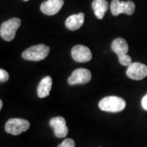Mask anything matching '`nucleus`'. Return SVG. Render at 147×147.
Instances as JSON below:
<instances>
[{"mask_svg": "<svg viewBox=\"0 0 147 147\" xmlns=\"http://www.w3.org/2000/svg\"><path fill=\"white\" fill-rule=\"evenodd\" d=\"M128 45L124 38H118L111 43V49L119 57V63L123 66H129L131 62V58L127 55Z\"/></svg>", "mask_w": 147, "mask_h": 147, "instance_id": "f257e3e1", "label": "nucleus"}, {"mask_svg": "<svg viewBox=\"0 0 147 147\" xmlns=\"http://www.w3.org/2000/svg\"><path fill=\"white\" fill-rule=\"evenodd\" d=\"M98 105L100 110L103 111L117 113L125 109L126 101L119 96H105L103 99H101Z\"/></svg>", "mask_w": 147, "mask_h": 147, "instance_id": "f03ea898", "label": "nucleus"}, {"mask_svg": "<svg viewBox=\"0 0 147 147\" xmlns=\"http://www.w3.org/2000/svg\"><path fill=\"white\" fill-rule=\"evenodd\" d=\"M50 52V47L45 44H38L30 47L25 50L21 57L24 60L32 61H38L44 60L47 57Z\"/></svg>", "mask_w": 147, "mask_h": 147, "instance_id": "7ed1b4c3", "label": "nucleus"}, {"mask_svg": "<svg viewBox=\"0 0 147 147\" xmlns=\"http://www.w3.org/2000/svg\"><path fill=\"white\" fill-rule=\"evenodd\" d=\"M21 21L19 18L14 17L9 19L8 21H4L0 28V36L5 41L10 42L15 38L16 33L19 27L21 26Z\"/></svg>", "mask_w": 147, "mask_h": 147, "instance_id": "20e7f679", "label": "nucleus"}, {"mask_svg": "<svg viewBox=\"0 0 147 147\" xmlns=\"http://www.w3.org/2000/svg\"><path fill=\"white\" fill-rule=\"evenodd\" d=\"M30 127L29 121L23 119H10L7 121L5 124V131L11 135H19L24 131H27Z\"/></svg>", "mask_w": 147, "mask_h": 147, "instance_id": "39448f33", "label": "nucleus"}, {"mask_svg": "<svg viewBox=\"0 0 147 147\" xmlns=\"http://www.w3.org/2000/svg\"><path fill=\"white\" fill-rule=\"evenodd\" d=\"M135 3L132 1H119L113 0L110 3V11L114 16H119V14L124 13L131 16L135 11Z\"/></svg>", "mask_w": 147, "mask_h": 147, "instance_id": "423d86ee", "label": "nucleus"}, {"mask_svg": "<svg viewBox=\"0 0 147 147\" xmlns=\"http://www.w3.org/2000/svg\"><path fill=\"white\" fill-rule=\"evenodd\" d=\"M127 76L133 80H142L147 77V66L140 62H133L127 66Z\"/></svg>", "mask_w": 147, "mask_h": 147, "instance_id": "0eeeda50", "label": "nucleus"}, {"mask_svg": "<svg viewBox=\"0 0 147 147\" xmlns=\"http://www.w3.org/2000/svg\"><path fill=\"white\" fill-rule=\"evenodd\" d=\"M92 79V74L87 69L79 68L74 69L71 75L68 78L69 85L88 84Z\"/></svg>", "mask_w": 147, "mask_h": 147, "instance_id": "6e6552de", "label": "nucleus"}, {"mask_svg": "<svg viewBox=\"0 0 147 147\" xmlns=\"http://www.w3.org/2000/svg\"><path fill=\"white\" fill-rule=\"evenodd\" d=\"M49 125L53 127L55 136L58 138H63L67 136L69 128L66 126L65 119L61 116L52 118L49 121Z\"/></svg>", "mask_w": 147, "mask_h": 147, "instance_id": "1a4fd4ad", "label": "nucleus"}, {"mask_svg": "<svg viewBox=\"0 0 147 147\" xmlns=\"http://www.w3.org/2000/svg\"><path fill=\"white\" fill-rule=\"evenodd\" d=\"M71 57L79 63L88 62L92 57V55L88 47L84 45H76L71 49Z\"/></svg>", "mask_w": 147, "mask_h": 147, "instance_id": "9d476101", "label": "nucleus"}, {"mask_svg": "<svg viewBox=\"0 0 147 147\" xmlns=\"http://www.w3.org/2000/svg\"><path fill=\"white\" fill-rule=\"evenodd\" d=\"M64 5V0H47L40 6V10L47 16L56 15Z\"/></svg>", "mask_w": 147, "mask_h": 147, "instance_id": "9b49d317", "label": "nucleus"}, {"mask_svg": "<svg viewBox=\"0 0 147 147\" xmlns=\"http://www.w3.org/2000/svg\"><path fill=\"white\" fill-rule=\"evenodd\" d=\"M53 79L50 76H46L42 78L39 82L37 88V94L39 98H45L50 94V91L52 89Z\"/></svg>", "mask_w": 147, "mask_h": 147, "instance_id": "f8f14e48", "label": "nucleus"}, {"mask_svg": "<svg viewBox=\"0 0 147 147\" xmlns=\"http://www.w3.org/2000/svg\"><path fill=\"white\" fill-rule=\"evenodd\" d=\"M84 21V14L80 12L79 14H74L69 16L65 21V26L71 31H75L79 30L83 26Z\"/></svg>", "mask_w": 147, "mask_h": 147, "instance_id": "ddd939ff", "label": "nucleus"}, {"mask_svg": "<svg viewBox=\"0 0 147 147\" xmlns=\"http://www.w3.org/2000/svg\"><path fill=\"white\" fill-rule=\"evenodd\" d=\"M92 9L94 11L95 16L97 19L101 20L104 18L106 11L108 10V2L106 0H93L92 3Z\"/></svg>", "mask_w": 147, "mask_h": 147, "instance_id": "4468645a", "label": "nucleus"}, {"mask_svg": "<svg viewBox=\"0 0 147 147\" xmlns=\"http://www.w3.org/2000/svg\"><path fill=\"white\" fill-rule=\"evenodd\" d=\"M57 147H75V143L73 139L66 138Z\"/></svg>", "mask_w": 147, "mask_h": 147, "instance_id": "2eb2a0df", "label": "nucleus"}, {"mask_svg": "<svg viewBox=\"0 0 147 147\" xmlns=\"http://www.w3.org/2000/svg\"><path fill=\"white\" fill-rule=\"evenodd\" d=\"M8 79H9V74H8V73L6 70H4L3 69H0V82L2 84L6 83L8 80Z\"/></svg>", "mask_w": 147, "mask_h": 147, "instance_id": "dca6fc26", "label": "nucleus"}, {"mask_svg": "<svg viewBox=\"0 0 147 147\" xmlns=\"http://www.w3.org/2000/svg\"><path fill=\"white\" fill-rule=\"evenodd\" d=\"M142 108L147 111V94L145 95L142 99Z\"/></svg>", "mask_w": 147, "mask_h": 147, "instance_id": "f3484780", "label": "nucleus"}, {"mask_svg": "<svg viewBox=\"0 0 147 147\" xmlns=\"http://www.w3.org/2000/svg\"><path fill=\"white\" fill-rule=\"evenodd\" d=\"M3 100H0V110L3 109Z\"/></svg>", "mask_w": 147, "mask_h": 147, "instance_id": "a211bd4d", "label": "nucleus"}, {"mask_svg": "<svg viewBox=\"0 0 147 147\" xmlns=\"http://www.w3.org/2000/svg\"><path fill=\"white\" fill-rule=\"evenodd\" d=\"M23 1H25V2H27V1H29V0H23Z\"/></svg>", "mask_w": 147, "mask_h": 147, "instance_id": "6ab92c4d", "label": "nucleus"}]
</instances>
